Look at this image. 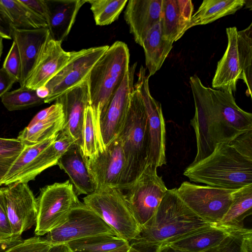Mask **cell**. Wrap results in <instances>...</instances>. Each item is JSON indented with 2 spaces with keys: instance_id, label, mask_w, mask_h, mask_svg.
I'll use <instances>...</instances> for the list:
<instances>
[{
  "instance_id": "1",
  "label": "cell",
  "mask_w": 252,
  "mask_h": 252,
  "mask_svg": "<svg viewBox=\"0 0 252 252\" xmlns=\"http://www.w3.org/2000/svg\"><path fill=\"white\" fill-rule=\"evenodd\" d=\"M195 113L190 124L194 129L197 153L192 162L211 154L220 143H229L252 129V114L240 108L233 93L205 86L196 75L189 78Z\"/></svg>"
},
{
  "instance_id": "2",
  "label": "cell",
  "mask_w": 252,
  "mask_h": 252,
  "mask_svg": "<svg viewBox=\"0 0 252 252\" xmlns=\"http://www.w3.org/2000/svg\"><path fill=\"white\" fill-rule=\"evenodd\" d=\"M176 190H167L154 215L140 227L139 233L132 240L159 246L217 226L188 207Z\"/></svg>"
},
{
  "instance_id": "3",
  "label": "cell",
  "mask_w": 252,
  "mask_h": 252,
  "mask_svg": "<svg viewBox=\"0 0 252 252\" xmlns=\"http://www.w3.org/2000/svg\"><path fill=\"white\" fill-rule=\"evenodd\" d=\"M191 182L236 190L252 184V160L229 143H219L204 159L192 162L184 172Z\"/></svg>"
},
{
  "instance_id": "4",
  "label": "cell",
  "mask_w": 252,
  "mask_h": 252,
  "mask_svg": "<svg viewBox=\"0 0 252 252\" xmlns=\"http://www.w3.org/2000/svg\"><path fill=\"white\" fill-rule=\"evenodd\" d=\"M129 51L124 42L109 46L92 68L88 78L90 105L92 108L98 141L103 149L99 122L101 115L122 83L129 67Z\"/></svg>"
},
{
  "instance_id": "5",
  "label": "cell",
  "mask_w": 252,
  "mask_h": 252,
  "mask_svg": "<svg viewBox=\"0 0 252 252\" xmlns=\"http://www.w3.org/2000/svg\"><path fill=\"white\" fill-rule=\"evenodd\" d=\"M125 158V169L119 189L124 190L140 176L147 165L149 136L146 110L134 87L123 128L119 135Z\"/></svg>"
},
{
  "instance_id": "6",
  "label": "cell",
  "mask_w": 252,
  "mask_h": 252,
  "mask_svg": "<svg viewBox=\"0 0 252 252\" xmlns=\"http://www.w3.org/2000/svg\"><path fill=\"white\" fill-rule=\"evenodd\" d=\"M83 203L115 231L130 242L139 233L140 226L133 216L124 192L116 188L95 190L83 199Z\"/></svg>"
},
{
  "instance_id": "7",
  "label": "cell",
  "mask_w": 252,
  "mask_h": 252,
  "mask_svg": "<svg viewBox=\"0 0 252 252\" xmlns=\"http://www.w3.org/2000/svg\"><path fill=\"white\" fill-rule=\"evenodd\" d=\"M36 201L38 212L34 233L37 236L60 225L81 202L69 180L41 188Z\"/></svg>"
},
{
  "instance_id": "8",
  "label": "cell",
  "mask_w": 252,
  "mask_h": 252,
  "mask_svg": "<svg viewBox=\"0 0 252 252\" xmlns=\"http://www.w3.org/2000/svg\"><path fill=\"white\" fill-rule=\"evenodd\" d=\"M235 190L197 185L185 181L176 188L178 197L191 211L217 226L227 213Z\"/></svg>"
},
{
  "instance_id": "9",
  "label": "cell",
  "mask_w": 252,
  "mask_h": 252,
  "mask_svg": "<svg viewBox=\"0 0 252 252\" xmlns=\"http://www.w3.org/2000/svg\"><path fill=\"white\" fill-rule=\"evenodd\" d=\"M157 169L147 165L137 180L123 190H126V198L140 227L154 215L168 190Z\"/></svg>"
},
{
  "instance_id": "10",
  "label": "cell",
  "mask_w": 252,
  "mask_h": 252,
  "mask_svg": "<svg viewBox=\"0 0 252 252\" xmlns=\"http://www.w3.org/2000/svg\"><path fill=\"white\" fill-rule=\"evenodd\" d=\"M58 134L38 143L24 145L23 150L4 177L3 185L28 183L45 169L57 165L61 156L53 143Z\"/></svg>"
},
{
  "instance_id": "11",
  "label": "cell",
  "mask_w": 252,
  "mask_h": 252,
  "mask_svg": "<svg viewBox=\"0 0 252 252\" xmlns=\"http://www.w3.org/2000/svg\"><path fill=\"white\" fill-rule=\"evenodd\" d=\"M100 234L117 236L111 226L81 202L71 210L64 221L48 232L45 238L54 246Z\"/></svg>"
},
{
  "instance_id": "12",
  "label": "cell",
  "mask_w": 252,
  "mask_h": 252,
  "mask_svg": "<svg viewBox=\"0 0 252 252\" xmlns=\"http://www.w3.org/2000/svg\"><path fill=\"white\" fill-rule=\"evenodd\" d=\"M134 87L137 89L144 105L148 120L149 151L147 165L158 167L166 164L165 124L161 104L151 94L146 68L141 66Z\"/></svg>"
},
{
  "instance_id": "13",
  "label": "cell",
  "mask_w": 252,
  "mask_h": 252,
  "mask_svg": "<svg viewBox=\"0 0 252 252\" xmlns=\"http://www.w3.org/2000/svg\"><path fill=\"white\" fill-rule=\"evenodd\" d=\"M109 46L103 45L74 51L67 64L45 85L48 95L44 99V103L55 101L62 94L86 80L94 65Z\"/></svg>"
},
{
  "instance_id": "14",
  "label": "cell",
  "mask_w": 252,
  "mask_h": 252,
  "mask_svg": "<svg viewBox=\"0 0 252 252\" xmlns=\"http://www.w3.org/2000/svg\"><path fill=\"white\" fill-rule=\"evenodd\" d=\"M0 201L15 236H21L36 224V198L28 183H18L0 188Z\"/></svg>"
},
{
  "instance_id": "15",
  "label": "cell",
  "mask_w": 252,
  "mask_h": 252,
  "mask_svg": "<svg viewBox=\"0 0 252 252\" xmlns=\"http://www.w3.org/2000/svg\"><path fill=\"white\" fill-rule=\"evenodd\" d=\"M137 63L129 66L122 83L113 95L99 122L100 136L103 148L119 135L124 126L134 90V78Z\"/></svg>"
},
{
  "instance_id": "16",
  "label": "cell",
  "mask_w": 252,
  "mask_h": 252,
  "mask_svg": "<svg viewBox=\"0 0 252 252\" xmlns=\"http://www.w3.org/2000/svg\"><path fill=\"white\" fill-rule=\"evenodd\" d=\"M85 159L95 190L106 187L119 189L125 169V158L119 136L105 150Z\"/></svg>"
},
{
  "instance_id": "17",
  "label": "cell",
  "mask_w": 252,
  "mask_h": 252,
  "mask_svg": "<svg viewBox=\"0 0 252 252\" xmlns=\"http://www.w3.org/2000/svg\"><path fill=\"white\" fill-rule=\"evenodd\" d=\"M55 101L62 105L64 125L61 130L71 137L82 151L85 111L90 105L88 78L62 94Z\"/></svg>"
},
{
  "instance_id": "18",
  "label": "cell",
  "mask_w": 252,
  "mask_h": 252,
  "mask_svg": "<svg viewBox=\"0 0 252 252\" xmlns=\"http://www.w3.org/2000/svg\"><path fill=\"white\" fill-rule=\"evenodd\" d=\"M73 53L74 51H64L61 43L50 38L44 45L24 87L36 90L45 86L67 64Z\"/></svg>"
},
{
  "instance_id": "19",
  "label": "cell",
  "mask_w": 252,
  "mask_h": 252,
  "mask_svg": "<svg viewBox=\"0 0 252 252\" xmlns=\"http://www.w3.org/2000/svg\"><path fill=\"white\" fill-rule=\"evenodd\" d=\"M12 38L18 47L21 61L20 87H24L40 54L50 38L48 28L31 30L11 28Z\"/></svg>"
},
{
  "instance_id": "20",
  "label": "cell",
  "mask_w": 252,
  "mask_h": 252,
  "mask_svg": "<svg viewBox=\"0 0 252 252\" xmlns=\"http://www.w3.org/2000/svg\"><path fill=\"white\" fill-rule=\"evenodd\" d=\"M124 18L136 43L142 46L152 28L159 22L162 0H129Z\"/></svg>"
},
{
  "instance_id": "21",
  "label": "cell",
  "mask_w": 252,
  "mask_h": 252,
  "mask_svg": "<svg viewBox=\"0 0 252 252\" xmlns=\"http://www.w3.org/2000/svg\"><path fill=\"white\" fill-rule=\"evenodd\" d=\"M238 30L236 27L226 29L227 46L218 62L213 78V89L233 93L236 90L239 79L242 78V68L238 54Z\"/></svg>"
},
{
  "instance_id": "22",
  "label": "cell",
  "mask_w": 252,
  "mask_h": 252,
  "mask_svg": "<svg viewBox=\"0 0 252 252\" xmlns=\"http://www.w3.org/2000/svg\"><path fill=\"white\" fill-rule=\"evenodd\" d=\"M193 12L190 0H162L159 23L164 38L173 43L189 29Z\"/></svg>"
},
{
  "instance_id": "23",
  "label": "cell",
  "mask_w": 252,
  "mask_h": 252,
  "mask_svg": "<svg viewBox=\"0 0 252 252\" xmlns=\"http://www.w3.org/2000/svg\"><path fill=\"white\" fill-rule=\"evenodd\" d=\"M48 10V28L51 39L62 43L86 0H45Z\"/></svg>"
},
{
  "instance_id": "24",
  "label": "cell",
  "mask_w": 252,
  "mask_h": 252,
  "mask_svg": "<svg viewBox=\"0 0 252 252\" xmlns=\"http://www.w3.org/2000/svg\"><path fill=\"white\" fill-rule=\"evenodd\" d=\"M57 165L69 177L77 196L95 191L82 150L77 145H72L59 158Z\"/></svg>"
},
{
  "instance_id": "25",
  "label": "cell",
  "mask_w": 252,
  "mask_h": 252,
  "mask_svg": "<svg viewBox=\"0 0 252 252\" xmlns=\"http://www.w3.org/2000/svg\"><path fill=\"white\" fill-rule=\"evenodd\" d=\"M173 42L163 37L159 22L149 31L142 46L149 77L154 75L161 67L173 48Z\"/></svg>"
},
{
  "instance_id": "26",
  "label": "cell",
  "mask_w": 252,
  "mask_h": 252,
  "mask_svg": "<svg viewBox=\"0 0 252 252\" xmlns=\"http://www.w3.org/2000/svg\"><path fill=\"white\" fill-rule=\"evenodd\" d=\"M0 13L11 28L31 30L48 28L47 22L20 0H0Z\"/></svg>"
},
{
  "instance_id": "27",
  "label": "cell",
  "mask_w": 252,
  "mask_h": 252,
  "mask_svg": "<svg viewBox=\"0 0 252 252\" xmlns=\"http://www.w3.org/2000/svg\"><path fill=\"white\" fill-rule=\"evenodd\" d=\"M235 228H236L215 226L163 245L183 252H200L219 245Z\"/></svg>"
},
{
  "instance_id": "28",
  "label": "cell",
  "mask_w": 252,
  "mask_h": 252,
  "mask_svg": "<svg viewBox=\"0 0 252 252\" xmlns=\"http://www.w3.org/2000/svg\"><path fill=\"white\" fill-rule=\"evenodd\" d=\"M245 4V0H204L193 14L189 28L210 24L233 14Z\"/></svg>"
},
{
  "instance_id": "29",
  "label": "cell",
  "mask_w": 252,
  "mask_h": 252,
  "mask_svg": "<svg viewBox=\"0 0 252 252\" xmlns=\"http://www.w3.org/2000/svg\"><path fill=\"white\" fill-rule=\"evenodd\" d=\"M252 184L234 191L232 203L218 226L244 227V220L252 215Z\"/></svg>"
},
{
  "instance_id": "30",
  "label": "cell",
  "mask_w": 252,
  "mask_h": 252,
  "mask_svg": "<svg viewBox=\"0 0 252 252\" xmlns=\"http://www.w3.org/2000/svg\"><path fill=\"white\" fill-rule=\"evenodd\" d=\"M64 125L63 109L51 117L27 126L21 131L17 139L24 145L32 144L44 140L59 133Z\"/></svg>"
},
{
  "instance_id": "31",
  "label": "cell",
  "mask_w": 252,
  "mask_h": 252,
  "mask_svg": "<svg viewBox=\"0 0 252 252\" xmlns=\"http://www.w3.org/2000/svg\"><path fill=\"white\" fill-rule=\"evenodd\" d=\"M158 252H183L161 245ZM200 252H252V229L244 227L235 228L219 245Z\"/></svg>"
},
{
  "instance_id": "32",
  "label": "cell",
  "mask_w": 252,
  "mask_h": 252,
  "mask_svg": "<svg viewBox=\"0 0 252 252\" xmlns=\"http://www.w3.org/2000/svg\"><path fill=\"white\" fill-rule=\"evenodd\" d=\"M128 243L117 235L100 234L72 241L65 245L69 252H106L118 249Z\"/></svg>"
},
{
  "instance_id": "33",
  "label": "cell",
  "mask_w": 252,
  "mask_h": 252,
  "mask_svg": "<svg viewBox=\"0 0 252 252\" xmlns=\"http://www.w3.org/2000/svg\"><path fill=\"white\" fill-rule=\"evenodd\" d=\"M238 49L242 68V78L247 86L246 94L252 96V23L246 29L238 31Z\"/></svg>"
},
{
  "instance_id": "34",
  "label": "cell",
  "mask_w": 252,
  "mask_h": 252,
  "mask_svg": "<svg viewBox=\"0 0 252 252\" xmlns=\"http://www.w3.org/2000/svg\"><path fill=\"white\" fill-rule=\"evenodd\" d=\"M127 0H86L90 4L95 24L106 26L118 20Z\"/></svg>"
},
{
  "instance_id": "35",
  "label": "cell",
  "mask_w": 252,
  "mask_h": 252,
  "mask_svg": "<svg viewBox=\"0 0 252 252\" xmlns=\"http://www.w3.org/2000/svg\"><path fill=\"white\" fill-rule=\"evenodd\" d=\"M1 102L10 111L26 109L44 103V99L39 97L36 90L26 87L6 93L1 97Z\"/></svg>"
},
{
  "instance_id": "36",
  "label": "cell",
  "mask_w": 252,
  "mask_h": 252,
  "mask_svg": "<svg viewBox=\"0 0 252 252\" xmlns=\"http://www.w3.org/2000/svg\"><path fill=\"white\" fill-rule=\"evenodd\" d=\"M102 152L95 128L94 112L90 105L85 111L83 126L82 154L85 158H91Z\"/></svg>"
},
{
  "instance_id": "37",
  "label": "cell",
  "mask_w": 252,
  "mask_h": 252,
  "mask_svg": "<svg viewBox=\"0 0 252 252\" xmlns=\"http://www.w3.org/2000/svg\"><path fill=\"white\" fill-rule=\"evenodd\" d=\"M53 246L45 238L36 236L23 240L6 252H49Z\"/></svg>"
},
{
  "instance_id": "38",
  "label": "cell",
  "mask_w": 252,
  "mask_h": 252,
  "mask_svg": "<svg viewBox=\"0 0 252 252\" xmlns=\"http://www.w3.org/2000/svg\"><path fill=\"white\" fill-rule=\"evenodd\" d=\"M2 68L20 82L21 74V61L17 46L13 41L11 48L3 62Z\"/></svg>"
},
{
  "instance_id": "39",
  "label": "cell",
  "mask_w": 252,
  "mask_h": 252,
  "mask_svg": "<svg viewBox=\"0 0 252 252\" xmlns=\"http://www.w3.org/2000/svg\"><path fill=\"white\" fill-rule=\"evenodd\" d=\"M24 148L21 146L9 148L0 149V187L10 167Z\"/></svg>"
},
{
  "instance_id": "40",
  "label": "cell",
  "mask_w": 252,
  "mask_h": 252,
  "mask_svg": "<svg viewBox=\"0 0 252 252\" xmlns=\"http://www.w3.org/2000/svg\"><path fill=\"white\" fill-rule=\"evenodd\" d=\"M229 144L243 156L252 160V129L240 134Z\"/></svg>"
},
{
  "instance_id": "41",
  "label": "cell",
  "mask_w": 252,
  "mask_h": 252,
  "mask_svg": "<svg viewBox=\"0 0 252 252\" xmlns=\"http://www.w3.org/2000/svg\"><path fill=\"white\" fill-rule=\"evenodd\" d=\"M3 207L0 201V241L15 237Z\"/></svg>"
},
{
  "instance_id": "42",
  "label": "cell",
  "mask_w": 252,
  "mask_h": 252,
  "mask_svg": "<svg viewBox=\"0 0 252 252\" xmlns=\"http://www.w3.org/2000/svg\"><path fill=\"white\" fill-rule=\"evenodd\" d=\"M25 6L48 23V10L45 0H21Z\"/></svg>"
},
{
  "instance_id": "43",
  "label": "cell",
  "mask_w": 252,
  "mask_h": 252,
  "mask_svg": "<svg viewBox=\"0 0 252 252\" xmlns=\"http://www.w3.org/2000/svg\"><path fill=\"white\" fill-rule=\"evenodd\" d=\"M16 80L3 68H0V97L9 92Z\"/></svg>"
},
{
  "instance_id": "44",
  "label": "cell",
  "mask_w": 252,
  "mask_h": 252,
  "mask_svg": "<svg viewBox=\"0 0 252 252\" xmlns=\"http://www.w3.org/2000/svg\"><path fill=\"white\" fill-rule=\"evenodd\" d=\"M129 248L127 252H158V246L145 245L134 240L129 242Z\"/></svg>"
},
{
  "instance_id": "45",
  "label": "cell",
  "mask_w": 252,
  "mask_h": 252,
  "mask_svg": "<svg viewBox=\"0 0 252 252\" xmlns=\"http://www.w3.org/2000/svg\"><path fill=\"white\" fill-rule=\"evenodd\" d=\"M21 236L15 237L11 239L0 241V252H6L15 245L22 242Z\"/></svg>"
},
{
  "instance_id": "46",
  "label": "cell",
  "mask_w": 252,
  "mask_h": 252,
  "mask_svg": "<svg viewBox=\"0 0 252 252\" xmlns=\"http://www.w3.org/2000/svg\"><path fill=\"white\" fill-rule=\"evenodd\" d=\"M24 144L17 138L0 137V149H9L23 146Z\"/></svg>"
},
{
  "instance_id": "47",
  "label": "cell",
  "mask_w": 252,
  "mask_h": 252,
  "mask_svg": "<svg viewBox=\"0 0 252 252\" xmlns=\"http://www.w3.org/2000/svg\"><path fill=\"white\" fill-rule=\"evenodd\" d=\"M0 35L6 39L12 38L11 28L5 21L0 13Z\"/></svg>"
},
{
  "instance_id": "48",
  "label": "cell",
  "mask_w": 252,
  "mask_h": 252,
  "mask_svg": "<svg viewBox=\"0 0 252 252\" xmlns=\"http://www.w3.org/2000/svg\"><path fill=\"white\" fill-rule=\"evenodd\" d=\"M49 252H68L65 244L54 245Z\"/></svg>"
},
{
  "instance_id": "49",
  "label": "cell",
  "mask_w": 252,
  "mask_h": 252,
  "mask_svg": "<svg viewBox=\"0 0 252 252\" xmlns=\"http://www.w3.org/2000/svg\"><path fill=\"white\" fill-rule=\"evenodd\" d=\"M36 93L39 97L43 99H45L48 95V91L45 86L37 89Z\"/></svg>"
},
{
  "instance_id": "50",
  "label": "cell",
  "mask_w": 252,
  "mask_h": 252,
  "mask_svg": "<svg viewBox=\"0 0 252 252\" xmlns=\"http://www.w3.org/2000/svg\"><path fill=\"white\" fill-rule=\"evenodd\" d=\"M129 248V243L126 244V245L118 249L106 252H127Z\"/></svg>"
},
{
  "instance_id": "51",
  "label": "cell",
  "mask_w": 252,
  "mask_h": 252,
  "mask_svg": "<svg viewBox=\"0 0 252 252\" xmlns=\"http://www.w3.org/2000/svg\"><path fill=\"white\" fill-rule=\"evenodd\" d=\"M3 38L0 35V60L3 48Z\"/></svg>"
},
{
  "instance_id": "52",
  "label": "cell",
  "mask_w": 252,
  "mask_h": 252,
  "mask_svg": "<svg viewBox=\"0 0 252 252\" xmlns=\"http://www.w3.org/2000/svg\"><path fill=\"white\" fill-rule=\"evenodd\" d=\"M68 252H69V251H68Z\"/></svg>"
}]
</instances>
